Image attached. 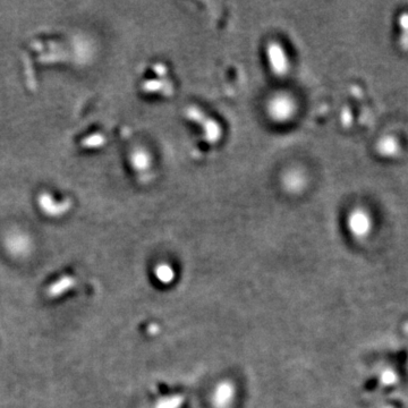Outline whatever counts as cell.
Segmentation results:
<instances>
[{
	"label": "cell",
	"mask_w": 408,
	"mask_h": 408,
	"mask_svg": "<svg viewBox=\"0 0 408 408\" xmlns=\"http://www.w3.org/2000/svg\"><path fill=\"white\" fill-rule=\"evenodd\" d=\"M372 226L370 214L363 209L353 210L347 217V227L356 237H364L369 234Z\"/></svg>",
	"instance_id": "4"
},
{
	"label": "cell",
	"mask_w": 408,
	"mask_h": 408,
	"mask_svg": "<svg viewBox=\"0 0 408 408\" xmlns=\"http://www.w3.org/2000/svg\"><path fill=\"white\" fill-rule=\"evenodd\" d=\"M186 117L200 126L203 137L209 143H217L222 137V128L220 124L216 120L207 117L201 109L189 107L186 110Z\"/></svg>",
	"instance_id": "2"
},
{
	"label": "cell",
	"mask_w": 408,
	"mask_h": 408,
	"mask_svg": "<svg viewBox=\"0 0 408 408\" xmlns=\"http://www.w3.org/2000/svg\"><path fill=\"white\" fill-rule=\"evenodd\" d=\"M268 66L276 76H285L289 69V59L282 46L278 42H270L265 49Z\"/></svg>",
	"instance_id": "3"
},
{
	"label": "cell",
	"mask_w": 408,
	"mask_h": 408,
	"mask_svg": "<svg viewBox=\"0 0 408 408\" xmlns=\"http://www.w3.org/2000/svg\"><path fill=\"white\" fill-rule=\"evenodd\" d=\"M375 149H377L379 154L383 156V158H391V156H395L398 153L399 144L395 137L387 135L381 137L378 141Z\"/></svg>",
	"instance_id": "6"
},
{
	"label": "cell",
	"mask_w": 408,
	"mask_h": 408,
	"mask_svg": "<svg viewBox=\"0 0 408 408\" xmlns=\"http://www.w3.org/2000/svg\"><path fill=\"white\" fill-rule=\"evenodd\" d=\"M230 396H231V389L229 388L228 384H224V385H221V387L219 388V390H218L216 398L218 399V402L219 403H226L227 402V399L230 398Z\"/></svg>",
	"instance_id": "12"
},
{
	"label": "cell",
	"mask_w": 408,
	"mask_h": 408,
	"mask_svg": "<svg viewBox=\"0 0 408 408\" xmlns=\"http://www.w3.org/2000/svg\"><path fill=\"white\" fill-rule=\"evenodd\" d=\"M75 283H76L75 279L71 278V277H65V278H61L60 280H58L57 282H54L50 286V288L48 290L49 296L51 297L59 296V295L64 294L65 291L68 290L69 288H72Z\"/></svg>",
	"instance_id": "8"
},
{
	"label": "cell",
	"mask_w": 408,
	"mask_h": 408,
	"mask_svg": "<svg viewBox=\"0 0 408 408\" xmlns=\"http://www.w3.org/2000/svg\"><path fill=\"white\" fill-rule=\"evenodd\" d=\"M306 176L301 169L293 168L282 176V186L291 194H297L306 186Z\"/></svg>",
	"instance_id": "5"
},
{
	"label": "cell",
	"mask_w": 408,
	"mask_h": 408,
	"mask_svg": "<svg viewBox=\"0 0 408 408\" xmlns=\"http://www.w3.org/2000/svg\"><path fill=\"white\" fill-rule=\"evenodd\" d=\"M382 378H383L384 383H387V384H391L396 380L395 374H393L391 371H385V372L382 374Z\"/></svg>",
	"instance_id": "13"
},
{
	"label": "cell",
	"mask_w": 408,
	"mask_h": 408,
	"mask_svg": "<svg viewBox=\"0 0 408 408\" xmlns=\"http://www.w3.org/2000/svg\"><path fill=\"white\" fill-rule=\"evenodd\" d=\"M132 162L133 166L135 167V169L140 170H147L150 168L151 166V156L149 155V153L144 150H137L134 152L132 156Z\"/></svg>",
	"instance_id": "9"
},
{
	"label": "cell",
	"mask_w": 408,
	"mask_h": 408,
	"mask_svg": "<svg viewBox=\"0 0 408 408\" xmlns=\"http://www.w3.org/2000/svg\"><path fill=\"white\" fill-rule=\"evenodd\" d=\"M155 275L161 282L167 283V282H170L171 279H174V270L169 267L168 264L159 265V267L156 268Z\"/></svg>",
	"instance_id": "11"
},
{
	"label": "cell",
	"mask_w": 408,
	"mask_h": 408,
	"mask_svg": "<svg viewBox=\"0 0 408 408\" xmlns=\"http://www.w3.org/2000/svg\"><path fill=\"white\" fill-rule=\"evenodd\" d=\"M7 247L10 252L14 253L15 255H22L28 252V249H30V244H28V239L25 237L24 235H13L12 237H9L6 240Z\"/></svg>",
	"instance_id": "7"
},
{
	"label": "cell",
	"mask_w": 408,
	"mask_h": 408,
	"mask_svg": "<svg viewBox=\"0 0 408 408\" xmlns=\"http://www.w3.org/2000/svg\"><path fill=\"white\" fill-rule=\"evenodd\" d=\"M297 110L296 102L286 93H277L267 103V112L273 122L286 123L294 117Z\"/></svg>",
	"instance_id": "1"
},
{
	"label": "cell",
	"mask_w": 408,
	"mask_h": 408,
	"mask_svg": "<svg viewBox=\"0 0 408 408\" xmlns=\"http://www.w3.org/2000/svg\"><path fill=\"white\" fill-rule=\"evenodd\" d=\"M184 403V397L183 396H171L167 397V398H163L158 402L155 408H179Z\"/></svg>",
	"instance_id": "10"
}]
</instances>
